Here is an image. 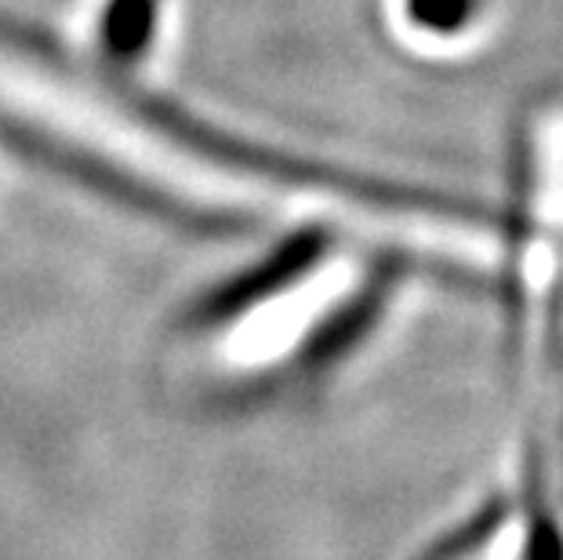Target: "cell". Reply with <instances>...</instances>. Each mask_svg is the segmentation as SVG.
<instances>
[{
    "label": "cell",
    "mask_w": 563,
    "mask_h": 560,
    "mask_svg": "<svg viewBox=\"0 0 563 560\" xmlns=\"http://www.w3.org/2000/svg\"><path fill=\"white\" fill-rule=\"evenodd\" d=\"M153 26V0H113L106 11V44L117 55H131L146 44Z\"/></svg>",
    "instance_id": "obj_1"
},
{
    "label": "cell",
    "mask_w": 563,
    "mask_h": 560,
    "mask_svg": "<svg viewBox=\"0 0 563 560\" xmlns=\"http://www.w3.org/2000/svg\"><path fill=\"white\" fill-rule=\"evenodd\" d=\"M484 0H407V15L429 33H462Z\"/></svg>",
    "instance_id": "obj_2"
}]
</instances>
